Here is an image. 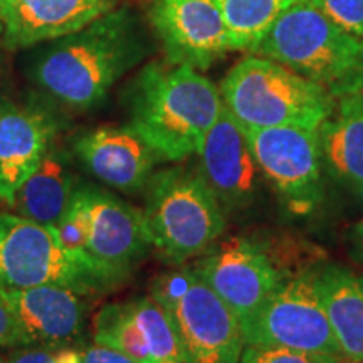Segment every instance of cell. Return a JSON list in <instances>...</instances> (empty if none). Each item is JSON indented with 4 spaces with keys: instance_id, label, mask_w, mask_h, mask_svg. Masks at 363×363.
I'll return each mask as SVG.
<instances>
[{
    "instance_id": "e0dca14e",
    "label": "cell",
    "mask_w": 363,
    "mask_h": 363,
    "mask_svg": "<svg viewBox=\"0 0 363 363\" xmlns=\"http://www.w3.org/2000/svg\"><path fill=\"white\" fill-rule=\"evenodd\" d=\"M118 0H0L9 49H26L83 29L116 9Z\"/></svg>"
},
{
    "instance_id": "52a82bcc",
    "label": "cell",
    "mask_w": 363,
    "mask_h": 363,
    "mask_svg": "<svg viewBox=\"0 0 363 363\" xmlns=\"http://www.w3.org/2000/svg\"><path fill=\"white\" fill-rule=\"evenodd\" d=\"M240 331L244 345H278L343 357L313 269L288 276Z\"/></svg>"
},
{
    "instance_id": "3957f363",
    "label": "cell",
    "mask_w": 363,
    "mask_h": 363,
    "mask_svg": "<svg viewBox=\"0 0 363 363\" xmlns=\"http://www.w3.org/2000/svg\"><path fill=\"white\" fill-rule=\"evenodd\" d=\"M254 54L288 66L337 101L363 91V39L331 22L311 0L293 4Z\"/></svg>"
},
{
    "instance_id": "83f0119b",
    "label": "cell",
    "mask_w": 363,
    "mask_h": 363,
    "mask_svg": "<svg viewBox=\"0 0 363 363\" xmlns=\"http://www.w3.org/2000/svg\"><path fill=\"white\" fill-rule=\"evenodd\" d=\"M83 363H136V362L123 355V353L113 350V348L93 343L84 348Z\"/></svg>"
},
{
    "instance_id": "ba28073f",
    "label": "cell",
    "mask_w": 363,
    "mask_h": 363,
    "mask_svg": "<svg viewBox=\"0 0 363 363\" xmlns=\"http://www.w3.org/2000/svg\"><path fill=\"white\" fill-rule=\"evenodd\" d=\"M44 284L71 286L83 293L101 288L62 249L52 227L19 214H0V289Z\"/></svg>"
},
{
    "instance_id": "7c38bea8",
    "label": "cell",
    "mask_w": 363,
    "mask_h": 363,
    "mask_svg": "<svg viewBox=\"0 0 363 363\" xmlns=\"http://www.w3.org/2000/svg\"><path fill=\"white\" fill-rule=\"evenodd\" d=\"M93 343L136 363H190L174 320L153 296L110 303L94 316Z\"/></svg>"
},
{
    "instance_id": "5bb4252c",
    "label": "cell",
    "mask_w": 363,
    "mask_h": 363,
    "mask_svg": "<svg viewBox=\"0 0 363 363\" xmlns=\"http://www.w3.org/2000/svg\"><path fill=\"white\" fill-rule=\"evenodd\" d=\"M197 155L201 157L199 174L225 216L242 214L254 206L261 190V169L249 148L246 133L224 103Z\"/></svg>"
},
{
    "instance_id": "4fadbf2b",
    "label": "cell",
    "mask_w": 363,
    "mask_h": 363,
    "mask_svg": "<svg viewBox=\"0 0 363 363\" xmlns=\"http://www.w3.org/2000/svg\"><path fill=\"white\" fill-rule=\"evenodd\" d=\"M150 17L172 65L203 71L233 51L217 0H155Z\"/></svg>"
},
{
    "instance_id": "1f68e13d",
    "label": "cell",
    "mask_w": 363,
    "mask_h": 363,
    "mask_svg": "<svg viewBox=\"0 0 363 363\" xmlns=\"http://www.w3.org/2000/svg\"><path fill=\"white\" fill-rule=\"evenodd\" d=\"M342 363H350V362H348V360H343V362H342Z\"/></svg>"
},
{
    "instance_id": "d6986e66",
    "label": "cell",
    "mask_w": 363,
    "mask_h": 363,
    "mask_svg": "<svg viewBox=\"0 0 363 363\" xmlns=\"http://www.w3.org/2000/svg\"><path fill=\"white\" fill-rule=\"evenodd\" d=\"M78 185L71 157L52 145L34 174L17 190L12 206L22 217L56 227Z\"/></svg>"
},
{
    "instance_id": "5b68a950",
    "label": "cell",
    "mask_w": 363,
    "mask_h": 363,
    "mask_svg": "<svg viewBox=\"0 0 363 363\" xmlns=\"http://www.w3.org/2000/svg\"><path fill=\"white\" fill-rule=\"evenodd\" d=\"M145 224L162 261L180 266L201 256L225 230V212L199 172L185 167L155 172L147 184Z\"/></svg>"
},
{
    "instance_id": "d6a6232c",
    "label": "cell",
    "mask_w": 363,
    "mask_h": 363,
    "mask_svg": "<svg viewBox=\"0 0 363 363\" xmlns=\"http://www.w3.org/2000/svg\"><path fill=\"white\" fill-rule=\"evenodd\" d=\"M360 227H362V229H363V224H362V225H360Z\"/></svg>"
},
{
    "instance_id": "9a60e30c",
    "label": "cell",
    "mask_w": 363,
    "mask_h": 363,
    "mask_svg": "<svg viewBox=\"0 0 363 363\" xmlns=\"http://www.w3.org/2000/svg\"><path fill=\"white\" fill-rule=\"evenodd\" d=\"M72 152L91 175L113 190L138 194L162 158L131 126H99L76 136Z\"/></svg>"
},
{
    "instance_id": "277c9868",
    "label": "cell",
    "mask_w": 363,
    "mask_h": 363,
    "mask_svg": "<svg viewBox=\"0 0 363 363\" xmlns=\"http://www.w3.org/2000/svg\"><path fill=\"white\" fill-rule=\"evenodd\" d=\"M224 106L242 130L272 126L320 128L337 110V99L274 59L247 56L220 84Z\"/></svg>"
},
{
    "instance_id": "4dcf8cb0",
    "label": "cell",
    "mask_w": 363,
    "mask_h": 363,
    "mask_svg": "<svg viewBox=\"0 0 363 363\" xmlns=\"http://www.w3.org/2000/svg\"><path fill=\"white\" fill-rule=\"evenodd\" d=\"M2 33H4V29H2V24H0V35H2Z\"/></svg>"
},
{
    "instance_id": "ac0fdd59",
    "label": "cell",
    "mask_w": 363,
    "mask_h": 363,
    "mask_svg": "<svg viewBox=\"0 0 363 363\" xmlns=\"http://www.w3.org/2000/svg\"><path fill=\"white\" fill-rule=\"evenodd\" d=\"M6 293L30 345H78L86 326V293L61 284L6 289Z\"/></svg>"
},
{
    "instance_id": "7402d4cb",
    "label": "cell",
    "mask_w": 363,
    "mask_h": 363,
    "mask_svg": "<svg viewBox=\"0 0 363 363\" xmlns=\"http://www.w3.org/2000/svg\"><path fill=\"white\" fill-rule=\"evenodd\" d=\"M233 51L254 54L283 13L298 0H217Z\"/></svg>"
},
{
    "instance_id": "4316f807",
    "label": "cell",
    "mask_w": 363,
    "mask_h": 363,
    "mask_svg": "<svg viewBox=\"0 0 363 363\" xmlns=\"http://www.w3.org/2000/svg\"><path fill=\"white\" fill-rule=\"evenodd\" d=\"M30 347L6 289H0V348Z\"/></svg>"
},
{
    "instance_id": "30bf717a",
    "label": "cell",
    "mask_w": 363,
    "mask_h": 363,
    "mask_svg": "<svg viewBox=\"0 0 363 363\" xmlns=\"http://www.w3.org/2000/svg\"><path fill=\"white\" fill-rule=\"evenodd\" d=\"M192 269L238 318L240 330L288 278L264 247L247 238L212 244Z\"/></svg>"
},
{
    "instance_id": "44dd1931",
    "label": "cell",
    "mask_w": 363,
    "mask_h": 363,
    "mask_svg": "<svg viewBox=\"0 0 363 363\" xmlns=\"http://www.w3.org/2000/svg\"><path fill=\"white\" fill-rule=\"evenodd\" d=\"M337 110L318 128L321 162L335 180L363 187V91L337 101Z\"/></svg>"
},
{
    "instance_id": "d4e9b609",
    "label": "cell",
    "mask_w": 363,
    "mask_h": 363,
    "mask_svg": "<svg viewBox=\"0 0 363 363\" xmlns=\"http://www.w3.org/2000/svg\"><path fill=\"white\" fill-rule=\"evenodd\" d=\"M84 348L78 345H65V347H44V345H30V347L12 348L6 357L7 363H83Z\"/></svg>"
},
{
    "instance_id": "f546056e",
    "label": "cell",
    "mask_w": 363,
    "mask_h": 363,
    "mask_svg": "<svg viewBox=\"0 0 363 363\" xmlns=\"http://www.w3.org/2000/svg\"><path fill=\"white\" fill-rule=\"evenodd\" d=\"M0 363H7L6 358H0Z\"/></svg>"
},
{
    "instance_id": "ffe728a7",
    "label": "cell",
    "mask_w": 363,
    "mask_h": 363,
    "mask_svg": "<svg viewBox=\"0 0 363 363\" xmlns=\"http://www.w3.org/2000/svg\"><path fill=\"white\" fill-rule=\"evenodd\" d=\"M315 276L342 355L350 363H363V274L330 264Z\"/></svg>"
},
{
    "instance_id": "484cf974",
    "label": "cell",
    "mask_w": 363,
    "mask_h": 363,
    "mask_svg": "<svg viewBox=\"0 0 363 363\" xmlns=\"http://www.w3.org/2000/svg\"><path fill=\"white\" fill-rule=\"evenodd\" d=\"M331 22L363 39V0H311Z\"/></svg>"
},
{
    "instance_id": "8fae6325",
    "label": "cell",
    "mask_w": 363,
    "mask_h": 363,
    "mask_svg": "<svg viewBox=\"0 0 363 363\" xmlns=\"http://www.w3.org/2000/svg\"><path fill=\"white\" fill-rule=\"evenodd\" d=\"M84 192L89 207V264L103 288L120 284L152 249L143 211L94 185L84 184Z\"/></svg>"
},
{
    "instance_id": "9c48e42d",
    "label": "cell",
    "mask_w": 363,
    "mask_h": 363,
    "mask_svg": "<svg viewBox=\"0 0 363 363\" xmlns=\"http://www.w3.org/2000/svg\"><path fill=\"white\" fill-rule=\"evenodd\" d=\"M249 148L272 189L293 214L308 216L323 201L321 147L316 128L244 130Z\"/></svg>"
},
{
    "instance_id": "6da1fadb",
    "label": "cell",
    "mask_w": 363,
    "mask_h": 363,
    "mask_svg": "<svg viewBox=\"0 0 363 363\" xmlns=\"http://www.w3.org/2000/svg\"><path fill=\"white\" fill-rule=\"evenodd\" d=\"M147 54L142 26L128 9H113L76 33L48 40L34 54L29 78L48 98L91 110Z\"/></svg>"
},
{
    "instance_id": "f1b7e54d",
    "label": "cell",
    "mask_w": 363,
    "mask_h": 363,
    "mask_svg": "<svg viewBox=\"0 0 363 363\" xmlns=\"http://www.w3.org/2000/svg\"><path fill=\"white\" fill-rule=\"evenodd\" d=\"M357 256H358V261L363 264V229L362 227H358V233H357Z\"/></svg>"
},
{
    "instance_id": "8992f818",
    "label": "cell",
    "mask_w": 363,
    "mask_h": 363,
    "mask_svg": "<svg viewBox=\"0 0 363 363\" xmlns=\"http://www.w3.org/2000/svg\"><path fill=\"white\" fill-rule=\"evenodd\" d=\"M150 296L169 313L190 363H239L244 350L238 318L190 267L153 279Z\"/></svg>"
},
{
    "instance_id": "cb8c5ba5",
    "label": "cell",
    "mask_w": 363,
    "mask_h": 363,
    "mask_svg": "<svg viewBox=\"0 0 363 363\" xmlns=\"http://www.w3.org/2000/svg\"><path fill=\"white\" fill-rule=\"evenodd\" d=\"M347 358L313 353L278 345H244L239 363H342Z\"/></svg>"
},
{
    "instance_id": "7a4b0ae2",
    "label": "cell",
    "mask_w": 363,
    "mask_h": 363,
    "mask_svg": "<svg viewBox=\"0 0 363 363\" xmlns=\"http://www.w3.org/2000/svg\"><path fill=\"white\" fill-rule=\"evenodd\" d=\"M126 108L128 126L162 160L182 162L199 153L222 110V98L194 67L152 62L131 83Z\"/></svg>"
},
{
    "instance_id": "2e32d148",
    "label": "cell",
    "mask_w": 363,
    "mask_h": 363,
    "mask_svg": "<svg viewBox=\"0 0 363 363\" xmlns=\"http://www.w3.org/2000/svg\"><path fill=\"white\" fill-rule=\"evenodd\" d=\"M56 131V120L43 108L0 101V201L12 206L52 147Z\"/></svg>"
},
{
    "instance_id": "603a6c76",
    "label": "cell",
    "mask_w": 363,
    "mask_h": 363,
    "mask_svg": "<svg viewBox=\"0 0 363 363\" xmlns=\"http://www.w3.org/2000/svg\"><path fill=\"white\" fill-rule=\"evenodd\" d=\"M52 229L54 233H56L62 249H65L79 266H83L89 274H93L94 278H96V274H94L93 267H91L88 259L89 207L84 192V184L78 185L74 195H72V201L69 203V207H67L66 214L62 216V219L59 220L57 225L52 227ZM96 281L99 283L98 278Z\"/></svg>"
}]
</instances>
